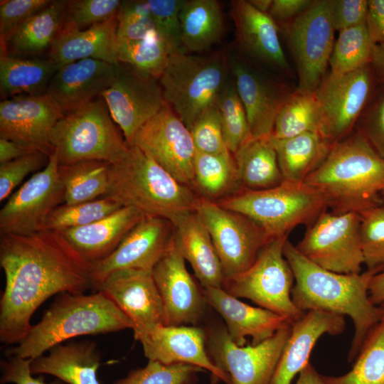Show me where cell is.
<instances>
[{"label": "cell", "instance_id": "cell-1", "mask_svg": "<svg viewBox=\"0 0 384 384\" xmlns=\"http://www.w3.org/2000/svg\"><path fill=\"white\" fill-rule=\"evenodd\" d=\"M0 265L6 285L0 301V341L19 343L35 311L56 294H84L93 289L92 263L61 233L1 235Z\"/></svg>", "mask_w": 384, "mask_h": 384}, {"label": "cell", "instance_id": "cell-2", "mask_svg": "<svg viewBox=\"0 0 384 384\" xmlns=\"http://www.w3.org/2000/svg\"><path fill=\"white\" fill-rule=\"evenodd\" d=\"M283 252L294 277L292 299L299 310H321L346 315L353 321L355 333L348 361H354L366 335L383 314V306L373 304L368 295L371 279L382 270L358 274L334 272L308 260L288 239Z\"/></svg>", "mask_w": 384, "mask_h": 384}, {"label": "cell", "instance_id": "cell-3", "mask_svg": "<svg viewBox=\"0 0 384 384\" xmlns=\"http://www.w3.org/2000/svg\"><path fill=\"white\" fill-rule=\"evenodd\" d=\"M325 198L335 213H361L379 205L384 188V158L356 129L334 144L304 181Z\"/></svg>", "mask_w": 384, "mask_h": 384}, {"label": "cell", "instance_id": "cell-4", "mask_svg": "<svg viewBox=\"0 0 384 384\" xmlns=\"http://www.w3.org/2000/svg\"><path fill=\"white\" fill-rule=\"evenodd\" d=\"M132 321L102 292L60 294L32 325L26 336L9 349L8 357L38 358L53 347L74 337L132 329Z\"/></svg>", "mask_w": 384, "mask_h": 384}, {"label": "cell", "instance_id": "cell-5", "mask_svg": "<svg viewBox=\"0 0 384 384\" xmlns=\"http://www.w3.org/2000/svg\"><path fill=\"white\" fill-rule=\"evenodd\" d=\"M122 207H132L144 216L159 217L172 223L195 211L200 196L176 180L153 159L136 146L111 164L108 195Z\"/></svg>", "mask_w": 384, "mask_h": 384}, {"label": "cell", "instance_id": "cell-6", "mask_svg": "<svg viewBox=\"0 0 384 384\" xmlns=\"http://www.w3.org/2000/svg\"><path fill=\"white\" fill-rule=\"evenodd\" d=\"M229 68V60L220 52L210 55L183 50L171 53L159 82L166 104L189 130L203 112L216 105Z\"/></svg>", "mask_w": 384, "mask_h": 384}, {"label": "cell", "instance_id": "cell-7", "mask_svg": "<svg viewBox=\"0 0 384 384\" xmlns=\"http://www.w3.org/2000/svg\"><path fill=\"white\" fill-rule=\"evenodd\" d=\"M215 203L248 217L272 238L288 235L299 225H311L328 207L316 189L284 181L268 189H242Z\"/></svg>", "mask_w": 384, "mask_h": 384}, {"label": "cell", "instance_id": "cell-8", "mask_svg": "<svg viewBox=\"0 0 384 384\" xmlns=\"http://www.w3.org/2000/svg\"><path fill=\"white\" fill-rule=\"evenodd\" d=\"M50 142L59 165L90 160L114 164L129 151L102 97L61 118L52 130Z\"/></svg>", "mask_w": 384, "mask_h": 384}, {"label": "cell", "instance_id": "cell-9", "mask_svg": "<svg viewBox=\"0 0 384 384\" xmlns=\"http://www.w3.org/2000/svg\"><path fill=\"white\" fill-rule=\"evenodd\" d=\"M287 239L288 235L272 239L251 267L238 275L225 279L222 288L238 299H248L292 323L305 313L292 299L294 277L283 252Z\"/></svg>", "mask_w": 384, "mask_h": 384}, {"label": "cell", "instance_id": "cell-10", "mask_svg": "<svg viewBox=\"0 0 384 384\" xmlns=\"http://www.w3.org/2000/svg\"><path fill=\"white\" fill-rule=\"evenodd\" d=\"M378 85L370 64L346 73L330 72L315 91L319 134L331 145L350 135Z\"/></svg>", "mask_w": 384, "mask_h": 384}, {"label": "cell", "instance_id": "cell-11", "mask_svg": "<svg viewBox=\"0 0 384 384\" xmlns=\"http://www.w3.org/2000/svg\"><path fill=\"white\" fill-rule=\"evenodd\" d=\"M298 74L297 89L316 91L326 76L334 45L331 0H316L283 24Z\"/></svg>", "mask_w": 384, "mask_h": 384}, {"label": "cell", "instance_id": "cell-12", "mask_svg": "<svg viewBox=\"0 0 384 384\" xmlns=\"http://www.w3.org/2000/svg\"><path fill=\"white\" fill-rule=\"evenodd\" d=\"M195 212L210 233L225 279L251 267L262 249L273 239L248 217L214 201L200 197Z\"/></svg>", "mask_w": 384, "mask_h": 384}, {"label": "cell", "instance_id": "cell-13", "mask_svg": "<svg viewBox=\"0 0 384 384\" xmlns=\"http://www.w3.org/2000/svg\"><path fill=\"white\" fill-rule=\"evenodd\" d=\"M205 331L208 355L229 375L231 384H271L290 336L292 323L260 343L247 346L236 345L223 325H211Z\"/></svg>", "mask_w": 384, "mask_h": 384}, {"label": "cell", "instance_id": "cell-14", "mask_svg": "<svg viewBox=\"0 0 384 384\" xmlns=\"http://www.w3.org/2000/svg\"><path fill=\"white\" fill-rule=\"evenodd\" d=\"M360 214L324 211L296 246L319 267L339 274H358L364 264L360 241Z\"/></svg>", "mask_w": 384, "mask_h": 384}, {"label": "cell", "instance_id": "cell-15", "mask_svg": "<svg viewBox=\"0 0 384 384\" xmlns=\"http://www.w3.org/2000/svg\"><path fill=\"white\" fill-rule=\"evenodd\" d=\"M55 151L48 164L35 173L0 210V234L28 235L45 230L51 212L64 202Z\"/></svg>", "mask_w": 384, "mask_h": 384}, {"label": "cell", "instance_id": "cell-16", "mask_svg": "<svg viewBox=\"0 0 384 384\" xmlns=\"http://www.w3.org/2000/svg\"><path fill=\"white\" fill-rule=\"evenodd\" d=\"M129 146L139 149L178 182L193 188L196 149L190 130L169 105L137 132Z\"/></svg>", "mask_w": 384, "mask_h": 384}, {"label": "cell", "instance_id": "cell-17", "mask_svg": "<svg viewBox=\"0 0 384 384\" xmlns=\"http://www.w3.org/2000/svg\"><path fill=\"white\" fill-rule=\"evenodd\" d=\"M129 145L137 132L166 105L159 79L119 63L111 85L101 96Z\"/></svg>", "mask_w": 384, "mask_h": 384}, {"label": "cell", "instance_id": "cell-18", "mask_svg": "<svg viewBox=\"0 0 384 384\" xmlns=\"http://www.w3.org/2000/svg\"><path fill=\"white\" fill-rule=\"evenodd\" d=\"M64 116L47 93L4 99L0 103V138L50 156L55 152L52 130Z\"/></svg>", "mask_w": 384, "mask_h": 384}, {"label": "cell", "instance_id": "cell-19", "mask_svg": "<svg viewBox=\"0 0 384 384\" xmlns=\"http://www.w3.org/2000/svg\"><path fill=\"white\" fill-rule=\"evenodd\" d=\"M174 233L170 220L144 216L110 255L92 262L93 289L118 270H152L172 244Z\"/></svg>", "mask_w": 384, "mask_h": 384}, {"label": "cell", "instance_id": "cell-20", "mask_svg": "<svg viewBox=\"0 0 384 384\" xmlns=\"http://www.w3.org/2000/svg\"><path fill=\"white\" fill-rule=\"evenodd\" d=\"M132 321L137 338L152 329L167 325L164 305L152 270H122L107 277L96 288Z\"/></svg>", "mask_w": 384, "mask_h": 384}, {"label": "cell", "instance_id": "cell-21", "mask_svg": "<svg viewBox=\"0 0 384 384\" xmlns=\"http://www.w3.org/2000/svg\"><path fill=\"white\" fill-rule=\"evenodd\" d=\"M185 260L172 244L152 270L162 299L167 325L196 326L208 304L200 289L188 272Z\"/></svg>", "mask_w": 384, "mask_h": 384}, {"label": "cell", "instance_id": "cell-22", "mask_svg": "<svg viewBox=\"0 0 384 384\" xmlns=\"http://www.w3.org/2000/svg\"><path fill=\"white\" fill-rule=\"evenodd\" d=\"M149 361L164 364L193 365L209 371L214 382L231 384L229 375L219 369L206 348L204 329L196 326L161 325L137 338Z\"/></svg>", "mask_w": 384, "mask_h": 384}, {"label": "cell", "instance_id": "cell-23", "mask_svg": "<svg viewBox=\"0 0 384 384\" xmlns=\"http://www.w3.org/2000/svg\"><path fill=\"white\" fill-rule=\"evenodd\" d=\"M116 73L117 64L94 58L65 64L51 78L46 93L66 115L101 97Z\"/></svg>", "mask_w": 384, "mask_h": 384}, {"label": "cell", "instance_id": "cell-24", "mask_svg": "<svg viewBox=\"0 0 384 384\" xmlns=\"http://www.w3.org/2000/svg\"><path fill=\"white\" fill-rule=\"evenodd\" d=\"M229 63L251 139L270 137L277 112L289 93L242 61L232 58Z\"/></svg>", "mask_w": 384, "mask_h": 384}, {"label": "cell", "instance_id": "cell-25", "mask_svg": "<svg viewBox=\"0 0 384 384\" xmlns=\"http://www.w3.org/2000/svg\"><path fill=\"white\" fill-rule=\"evenodd\" d=\"M202 289L208 305L223 317L229 337L239 346H245L247 336L252 338L251 345L260 343L283 326L291 324L278 314L240 301L223 288Z\"/></svg>", "mask_w": 384, "mask_h": 384}, {"label": "cell", "instance_id": "cell-26", "mask_svg": "<svg viewBox=\"0 0 384 384\" xmlns=\"http://www.w3.org/2000/svg\"><path fill=\"white\" fill-rule=\"evenodd\" d=\"M346 327L345 316L321 310H310L292 323L290 336L284 346L271 384H292L294 376L309 363L318 339L324 334L336 336Z\"/></svg>", "mask_w": 384, "mask_h": 384}, {"label": "cell", "instance_id": "cell-27", "mask_svg": "<svg viewBox=\"0 0 384 384\" xmlns=\"http://www.w3.org/2000/svg\"><path fill=\"white\" fill-rule=\"evenodd\" d=\"M230 15L237 40L248 54L278 70H289L278 25L268 14L257 11L248 1L235 0L231 1Z\"/></svg>", "mask_w": 384, "mask_h": 384}, {"label": "cell", "instance_id": "cell-28", "mask_svg": "<svg viewBox=\"0 0 384 384\" xmlns=\"http://www.w3.org/2000/svg\"><path fill=\"white\" fill-rule=\"evenodd\" d=\"M174 242L188 261L202 287L222 288L224 274L212 238L195 211L175 220Z\"/></svg>", "mask_w": 384, "mask_h": 384}, {"label": "cell", "instance_id": "cell-29", "mask_svg": "<svg viewBox=\"0 0 384 384\" xmlns=\"http://www.w3.org/2000/svg\"><path fill=\"white\" fill-rule=\"evenodd\" d=\"M144 215L132 207H122L95 222L61 232L70 245L90 262L110 255Z\"/></svg>", "mask_w": 384, "mask_h": 384}, {"label": "cell", "instance_id": "cell-30", "mask_svg": "<svg viewBox=\"0 0 384 384\" xmlns=\"http://www.w3.org/2000/svg\"><path fill=\"white\" fill-rule=\"evenodd\" d=\"M117 18L95 24L86 30L61 29L48 58L60 66L86 58L119 63L117 58Z\"/></svg>", "mask_w": 384, "mask_h": 384}, {"label": "cell", "instance_id": "cell-31", "mask_svg": "<svg viewBox=\"0 0 384 384\" xmlns=\"http://www.w3.org/2000/svg\"><path fill=\"white\" fill-rule=\"evenodd\" d=\"M31 361L33 375H51L68 384H100L97 371L101 354L94 341L60 343Z\"/></svg>", "mask_w": 384, "mask_h": 384}, {"label": "cell", "instance_id": "cell-32", "mask_svg": "<svg viewBox=\"0 0 384 384\" xmlns=\"http://www.w3.org/2000/svg\"><path fill=\"white\" fill-rule=\"evenodd\" d=\"M65 1L55 0L20 25L1 43V54L13 57L48 53L64 22Z\"/></svg>", "mask_w": 384, "mask_h": 384}, {"label": "cell", "instance_id": "cell-33", "mask_svg": "<svg viewBox=\"0 0 384 384\" xmlns=\"http://www.w3.org/2000/svg\"><path fill=\"white\" fill-rule=\"evenodd\" d=\"M271 139L284 181L296 183L304 182L324 161L333 146L319 133L311 132Z\"/></svg>", "mask_w": 384, "mask_h": 384}, {"label": "cell", "instance_id": "cell-34", "mask_svg": "<svg viewBox=\"0 0 384 384\" xmlns=\"http://www.w3.org/2000/svg\"><path fill=\"white\" fill-rule=\"evenodd\" d=\"M180 23L181 48L187 53L208 50L224 32L222 9L215 0L185 1Z\"/></svg>", "mask_w": 384, "mask_h": 384}, {"label": "cell", "instance_id": "cell-35", "mask_svg": "<svg viewBox=\"0 0 384 384\" xmlns=\"http://www.w3.org/2000/svg\"><path fill=\"white\" fill-rule=\"evenodd\" d=\"M60 65L52 59L0 55V91L5 99L46 93Z\"/></svg>", "mask_w": 384, "mask_h": 384}, {"label": "cell", "instance_id": "cell-36", "mask_svg": "<svg viewBox=\"0 0 384 384\" xmlns=\"http://www.w3.org/2000/svg\"><path fill=\"white\" fill-rule=\"evenodd\" d=\"M234 157L243 189L265 190L284 182L271 137L250 139Z\"/></svg>", "mask_w": 384, "mask_h": 384}, {"label": "cell", "instance_id": "cell-37", "mask_svg": "<svg viewBox=\"0 0 384 384\" xmlns=\"http://www.w3.org/2000/svg\"><path fill=\"white\" fill-rule=\"evenodd\" d=\"M193 189L200 197L214 202L243 189L234 156L196 151Z\"/></svg>", "mask_w": 384, "mask_h": 384}, {"label": "cell", "instance_id": "cell-38", "mask_svg": "<svg viewBox=\"0 0 384 384\" xmlns=\"http://www.w3.org/2000/svg\"><path fill=\"white\" fill-rule=\"evenodd\" d=\"M111 164L82 161L59 165L58 174L64 187V203H78L107 196L110 190Z\"/></svg>", "mask_w": 384, "mask_h": 384}, {"label": "cell", "instance_id": "cell-39", "mask_svg": "<svg viewBox=\"0 0 384 384\" xmlns=\"http://www.w3.org/2000/svg\"><path fill=\"white\" fill-rule=\"evenodd\" d=\"M380 321L366 335L351 369L339 376L323 375L327 384H384V303Z\"/></svg>", "mask_w": 384, "mask_h": 384}, {"label": "cell", "instance_id": "cell-40", "mask_svg": "<svg viewBox=\"0 0 384 384\" xmlns=\"http://www.w3.org/2000/svg\"><path fill=\"white\" fill-rule=\"evenodd\" d=\"M319 123L316 92L296 89L289 93L279 110L271 137L282 139L307 132L319 133Z\"/></svg>", "mask_w": 384, "mask_h": 384}, {"label": "cell", "instance_id": "cell-41", "mask_svg": "<svg viewBox=\"0 0 384 384\" xmlns=\"http://www.w3.org/2000/svg\"><path fill=\"white\" fill-rule=\"evenodd\" d=\"M174 51L156 31L138 40L117 39L119 63L159 79Z\"/></svg>", "mask_w": 384, "mask_h": 384}, {"label": "cell", "instance_id": "cell-42", "mask_svg": "<svg viewBox=\"0 0 384 384\" xmlns=\"http://www.w3.org/2000/svg\"><path fill=\"white\" fill-rule=\"evenodd\" d=\"M373 46L366 23L340 31L329 60L331 72L346 73L369 65Z\"/></svg>", "mask_w": 384, "mask_h": 384}, {"label": "cell", "instance_id": "cell-43", "mask_svg": "<svg viewBox=\"0 0 384 384\" xmlns=\"http://www.w3.org/2000/svg\"><path fill=\"white\" fill-rule=\"evenodd\" d=\"M216 106L225 142L230 152L235 156L251 139V135L246 112L234 80L227 81L218 97Z\"/></svg>", "mask_w": 384, "mask_h": 384}, {"label": "cell", "instance_id": "cell-44", "mask_svg": "<svg viewBox=\"0 0 384 384\" xmlns=\"http://www.w3.org/2000/svg\"><path fill=\"white\" fill-rule=\"evenodd\" d=\"M122 206L110 196L73 204H60L49 215L45 230L61 233L87 225Z\"/></svg>", "mask_w": 384, "mask_h": 384}, {"label": "cell", "instance_id": "cell-45", "mask_svg": "<svg viewBox=\"0 0 384 384\" xmlns=\"http://www.w3.org/2000/svg\"><path fill=\"white\" fill-rule=\"evenodd\" d=\"M204 371L189 364L167 365L149 361L146 366L131 370L114 384H196L198 374Z\"/></svg>", "mask_w": 384, "mask_h": 384}, {"label": "cell", "instance_id": "cell-46", "mask_svg": "<svg viewBox=\"0 0 384 384\" xmlns=\"http://www.w3.org/2000/svg\"><path fill=\"white\" fill-rule=\"evenodd\" d=\"M360 214V241L367 270H384V206Z\"/></svg>", "mask_w": 384, "mask_h": 384}, {"label": "cell", "instance_id": "cell-47", "mask_svg": "<svg viewBox=\"0 0 384 384\" xmlns=\"http://www.w3.org/2000/svg\"><path fill=\"white\" fill-rule=\"evenodd\" d=\"M122 1L71 0L65 1L62 29L82 30L87 26L116 18Z\"/></svg>", "mask_w": 384, "mask_h": 384}, {"label": "cell", "instance_id": "cell-48", "mask_svg": "<svg viewBox=\"0 0 384 384\" xmlns=\"http://www.w3.org/2000/svg\"><path fill=\"white\" fill-rule=\"evenodd\" d=\"M117 18V39H142L156 31L147 1H122Z\"/></svg>", "mask_w": 384, "mask_h": 384}, {"label": "cell", "instance_id": "cell-49", "mask_svg": "<svg viewBox=\"0 0 384 384\" xmlns=\"http://www.w3.org/2000/svg\"><path fill=\"white\" fill-rule=\"evenodd\" d=\"M190 132L197 151L213 154H231L225 142L216 105L198 117Z\"/></svg>", "mask_w": 384, "mask_h": 384}, {"label": "cell", "instance_id": "cell-50", "mask_svg": "<svg viewBox=\"0 0 384 384\" xmlns=\"http://www.w3.org/2000/svg\"><path fill=\"white\" fill-rule=\"evenodd\" d=\"M185 0H148L156 33L175 50H182L180 13Z\"/></svg>", "mask_w": 384, "mask_h": 384}, {"label": "cell", "instance_id": "cell-51", "mask_svg": "<svg viewBox=\"0 0 384 384\" xmlns=\"http://www.w3.org/2000/svg\"><path fill=\"white\" fill-rule=\"evenodd\" d=\"M356 129L384 158V86L378 85L361 114Z\"/></svg>", "mask_w": 384, "mask_h": 384}, {"label": "cell", "instance_id": "cell-52", "mask_svg": "<svg viewBox=\"0 0 384 384\" xmlns=\"http://www.w3.org/2000/svg\"><path fill=\"white\" fill-rule=\"evenodd\" d=\"M49 156L41 151H34L20 158L0 163V201L11 195L24 178L34 171H39L48 163Z\"/></svg>", "mask_w": 384, "mask_h": 384}, {"label": "cell", "instance_id": "cell-53", "mask_svg": "<svg viewBox=\"0 0 384 384\" xmlns=\"http://www.w3.org/2000/svg\"><path fill=\"white\" fill-rule=\"evenodd\" d=\"M50 0H8L0 4V38L3 43L29 18L46 8Z\"/></svg>", "mask_w": 384, "mask_h": 384}, {"label": "cell", "instance_id": "cell-54", "mask_svg": "<svg viewBox=\"0 0 384 384\" xmlns=\"http://www.w3.org/2000/svg\"><path fill=\"white\" fill-rule=\"evenodd\" d=\"M367 0H331V21L334 30L341 31L366 23Z\"/></svg>", "mask_w": 384, "mask_h": 384}, {"label": "cell", "instance_id": "cell-55", "mask_svg": "<svg viewBox=\"0 0 384 384\" xmlns=\"http://www.w3.org/2000/svg\"><path fill=\"white\" fill-rule=\"evenodd\" d=\"M31 359L16 356L1 361V384H62L60 381L46 383L42 376L35 378L31 373Z\"/></svg>", "mask_w": 384, "mask_h": 384}, {"label": "cell", "instance_id": "cell-56", "mask_svg": "<svg viewBox=\"0 0 384 384\" xmlns=\"http://www.w3.org/2000/svg\"><path fill=\"white\" fill-rule=\"evenodd\" d=\"M367 31L374 45H384V0L368 1Z\"/></svg>", "mask_w": 384, "mask_h": 384}, {"label": "cell", "instance_id": "cell-57", "mask_svg": "<svg viewBox=\"0 0 384 384\" xmlns=\"http://www.w3.org/2000/svg\"><path fill=\"white\" fill-rule=\"evenodd\" d=\"M310 0H272L269 16L277 23L283 24L292 21L312 3Z\"/></svg>", "mask_w": 384, "mask_h": 384}, {"label": "cell", "instance_id": "cell-58", "mask_svg": "<svg viewBox=\"0 0 384 384\" xmlns=\"http://www.w3.org/2000/svg\"><path fill=\"white\" fill-rule=\"evenodd\" d=\"M34 151H36L15 142L0 138V163L14 160Z\"/></svg>", "mask_w": 384, "mask_h": 384}, {"label": "cell", "instance_id": "cell-59", "mask_svg": "<svg viewBox=\"0 0 384 384\" xmlns=\"http://www.w3.org/2000/svg\"><path fill=\"white\" fill-rule=\"evenodd\" d=\"M368 295L373 304L381 305L384 303V270L376 273L371 279Z\"/></svg>", "mask_w": 384, "mask_h": 384}, {"label": "cell", "instance_id": "cell-60", "mask_svg": "<svg viewBox=\"0 0 384 384\" xmlns=\"http://www.w3.org/2000/svg\"><path fill=\"white\" fill-rule=\"evenodd\" d=\"M379 85L384 86V45H374L370 63Z\"/></svg>", "mask_w": 384, "mask_h": 384}, {"label": "cell", "instance_id": "cell-61", "mask_svg": "<svg viewBox=\"0 0 384 384\" xmlns=\"http://www.w3.org/2000/svg\"><path fill=\"white\" fill-rule=\"evenodd\" d=\"M299 374L295 384H327L323 375H320L309 363Z\"/></svg>", "mask_w": 384, "mask_h": 384}, {"label": "cell", "instance_id": "cell-62", "mask_svg": "<svg viewBox=\"0 0 384 384\" xmlns=\"http://www.w3.org/2000/svg\"><path fill=\"white\" fill-rule=\"evenodd\" d=\"M248 1L255 9L264 14H268L272 4V0H250Z\"/></svg>", "mask_w": 384, "mask_h": 384}, {"label": "cell", "instance_id": "cell-63", "mask_svg": "<svg viewBox=\"0 0 384 384\" xmlns=\"http://www.w3.org/2000/svg\"><path fill=\"white\" fill-rule=\"evenodd\" d=\"M381 193H382V196H383V199H384V188H383V189L382 190Z\"/></svg>", "mask_w": 384, "mask_h": 384}]
</instances>
